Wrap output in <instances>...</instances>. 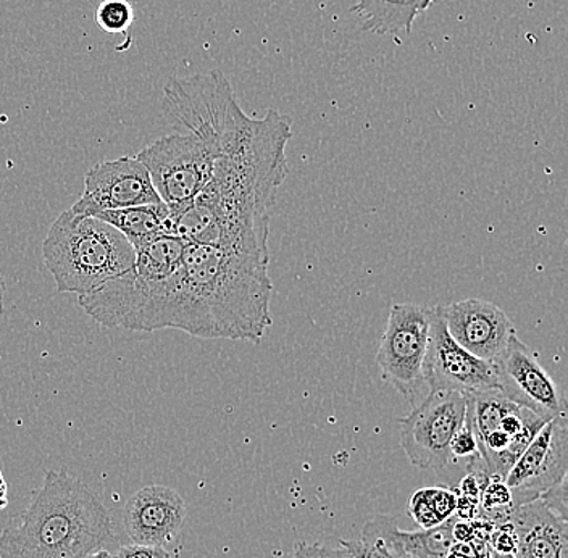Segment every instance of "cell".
Returning <instances> with one entry per match:
<instances>
[{"mask_svg":"<svg viewBox=\"0 0 568 558\" xmlns=\"http://www.w3.org/2000/svg\"><path fill=\"white\" fill-rule=\"evenodd\" d=\"M293 123L268 110L248 116L193 201L170 209V234L187 244L236 248L270 261V210L287 175Z\"/></svg>","mask_w":568,"mask_h":558,"instance_id":"obj_1","label":"cell"},{"mask_svg":"<svg viewBox=\"0 0 568 558\" xmlns=\"http://www.w3.org/2000/svg\"><path fill=\"white\" fill-rule=\"evenodd\" d=\"M268 263L236 248L186 243L180 268L163 281L133 332L261 343L273 323Z\"/></svg>","mask_w":568,"mask_h":558,"instance_id":"obj_2","label":"cell"},{"mask_svg":"<svg viewBox=\"0 0 568 558\" xmlns=\"http://www.w3.org/2000/svg\"><path fill=\"white\" fill-rule=\"evenodd\" d=\"M116 542L98 494L67 471H48L27 510L0 532V558H87Z\"/></svg>","mask_w":568,"mask_h":558,"instance_id":"obj_3","label":"cell"},{"mask_svg":"<svg viewBox=\"0 0 568 558\" xmlns=\"http://www.w3.org/2000/svg\"><path fill=\"white\" fill-rule=\"evenodd\" d=\"M42 254L57 291L78 296L128 272L136 258L133 245L115 227L70 210L52 223Z\"/></svg>","mask_w":568,"mask_h":558,"instance_id":"obj_4","label":"cell"},{"mask_svg":"<svg viewBox=\"0 0 568 558\" xmlns=\"http://www.w3.org/2000/svg\"><path fill=\"white\" fill-rule=\"evenodd\" d=\"M467 417L477 436L489 478L506 479L521 453L548 419L506 399L499 390L468 396Z\"/></svg>","mask_w":568,"mask_h":558,"instance_id":"obj_5","label":"cell"},{"mask_svg":"<svg viewBox=\"0 0 568 558\" xmlns=\"http://www.w3.org/2000/svg\"><path fill=\"white\" fill-rule=\"evenodd\" d=\"M222 151L194 134L175 133L142 149L136 159L148 169L160 201L169 207L193 201L209 181Z\"/></svg>","mask_w":568,"mask_h":558,"instance_id":"obj_6","label":"cell"},{"mask_svg":"<svg viewBox=\"0 0 568 558\" xmlns=\"http://www.w3.org/2000/svg\"><path fill=\"white\" fill-rule=\"evenodd\" d=\"M432 318L433 307L394 304L376 352L382 378L412 404L418 400L425 387L424 364Z\"/></svg>","mask_w":568,"mask_h":558,"instance_id":"obj_7","label":"cell"},{"mask_svg":"<svg viewBox=\"0 0 568 558\" xmlns=\"http://www.w3.org/2000/svg\"><path fill=\"white\" fill-rule=\"evenodd\" d=\"M468 396L456 390H429L400 419V446L422 470H443L453 460L450 444L467 417Z\"/></svg>","mask_w":568,"mask_h":558,"instance_id":"obj_8","label":"cell"},{"mask_svg":"<svg viewBox=\"0 0 568 558\" xmlns=\"http://www.w3.org/2000/svg\"><path fill=\"white\" fill-rule=\"evenodd\" d=\"M567 473L568 419L560 415L548 419L536 433L504 483L513 493V506L518 507L567 483Z\"/></svg>","mask_w":568,"mask_h":558,"instance_id":"obj_9","label":"cell"},{"mask_svg":"<svg viewBox=\"0 0 568 558\" xmlns=\"http://www.w3.org/2000/svg\"><path fill=\"white\" fill-rule=\"evenodd\" d=\"M497 387L506 399L545 419L567 415V399L535 354L515 334L493 361Z\"/></svg>","mask_w":568,"mask_h":558,"instance_id":"obj_10","label":"cell"},{"mask_svg":"<svg viewBox=\"0 0 568 558\" xmlns=\"http://www.w3.org/2000/svg\"><path fill=\"white\" fill-rule=\"evenodd\" d=\"M424 382L429 390H456L465 396L499 390L493 362L475 357L449 336L439 305L433 307Z\"/></svg>","mask_w":568,"mask_h":558,"instance_id":"obj_11","label":"cell"},{"mask_svg":"<svg viewBox=\"0 0 568 558\" xmlns=\"http://www.w3.org/2000/svg\"><path fill=\"white\" fill-rule=\"evenodd\" d=\"M148 169L136 158L98 163L84 176V191L71 205L77 215L95 216L106 210L159 204Z\"/></svg>","mask_w":568,"mask_h":558,"instance_id":"obj_12","label":"cell"},{"mask_svg":"<svg viewBox=\"0 0 568 558\" xmlns=\"http://www.w3.org/2000/svg\"><path fill=\"white\" fill-rule=\"evenodd\" d=\"M439 308L449 336L481 361H495L517 334L509 315L483 298H465Z\"/></svg>","mask_w":568,"mask_h":558,"instance_id":"obj_13","label":"cell"},{"mask_svg":"<svg viewBox=\"0 0 568 558\" xmlns=\"http://www.w3.org/2000/svg\"><path fill=\"white\" fill-rule=\"evenodd\" d=\"M186 515V503L175 489L145 486L124 506V531L131 542L163 547L180 535Z\"/></svg>","mask_w":568,"mask_h":558,"instance_id":"obj_14","label":"cell"},{"mask_svg":"<svg viewBox=\"0 0 568 558\" xmlns=\"http://www.w3.org/2000/svg\"><path fill=\"white\" fill-rule=\"evenodd\" d=\"M507 521L517 538L514 558H568L567 514L550 507L541 497L514 507Z\"/></svg>","mask_w":568,"mask_h":558,"instance_id":"obj_15","label":"cell"},{"mask_svg":"<svg viewBox=\"0 0 568 558\" xmlns=\"http://www.w3.org/2000/svg\"><path fill=\"white\" fill-rule=\"evenodd\" d=\"M454 520L456 517L435 528L403 531L394 518L376 515L362 529V541L375 544L390 556L446 558L454 546Z\"/></svg>","mask_w":568,"mask_h":558,"instance_id":"obj_16","label":"cell"},{"mask_svg":"<svg viewBox=\"0 0 568 558\" xmlns=\"http://www.w3.org/2000/svg\"><path fill=\"white\" fill-rule=\"evenodd\" d=\"M435 0H353L362 30L376 35L410 34L415 20Z\"/></svg>","mask_w":568,"mask_h":558,"instance_id":"obj_17","label":"cell"},{"mask_svg":"<svg viewBox=\"0 0 568 558\" xmlns=\"http://www.w3.org/2000/svg\"><path fill=\"white\" fill-rule=\"evenodd\" d=\"M95 219L109 223L126 237L134 248L155 240V237L170 234L169 205L159 204L138 205L120 210H106L98 213Z\"/></svg>","mask_w":568,"mask_h":558,"instance_id":"obj_18","label":"cell"},{"mask_svg":"<svg viewBox=\"0 0 568 558\" xmlns=\"http://www.w3.org/2000/svg\"><path fill=\"white\" fill-rule=\"evenodd\" d=\"M456 490L424 488L412 496L408 514L422 529H429L456 517Z\"/></svg>","mask_w":568,"mask_h":558,"instance_id":"obj_19","label":"cell"},{"mask_svg":"<svg viewBox=\"0 0 568 558\" xmlns=\"http://www.w3.org/2000/svg\"><path fill=\"white\" fill-rule=\"evenodd\" d=\"M134 21V10L128 0H104L95 10V23L109 34H124Z\"/></svg>","mask_w":568,"mask_h":558,"instance_id":"obj_20","label":"cell"},{"mask_svg":"<svg viewBox=\"0 0 568 558\" xmlns=\"http://www.w3.org/2000/svg\"><path fill=\"white\" fill-rule=\"evenodd\" d=\"M450 455H453V460H459V458L471 460V458L479 457L477 436H475L468 417H465L464 425L454 436L453 444H450Z\"/></svg>","mask_w":568,"mask_h":558,"instance_id":"obj_21","label":"cell"},{"mask_svg":"<svg viewBox=\"0 0 568 558\" xmlns=\"http://www.w3.org/2000/svg\"><path fill=\"white\" fill-rule=\"evenodd\" d=\"M515 546H517V538H515L513 525L509 521L495 525L491 538H489V547L493 552L500 554V556H513Z\"/></svg>","mask_w":568,"mask_h":558,"instance_id":"obj_22","label":"cell"},{"mask_svg":"<svg viewBox=\"0 0 568 558\" xmlns=\"http://www.w3.org/2000/svg\"><path fill=\"white\" fill-rule=\"evenodd\" d=\"M112 558H172L165 547L131 542L120 547Z\"/></svg>","mask_w":568,"mask_h":558,"instance_id":"obj_23","label":"cell"},{"mask_svg":"<svg viewBox=\"0 0 568 558\" xmlns=\"http://www.w3.org/2000/svg\"><path fill=\"white\" fill-rule=\"evenodd\" d=\"M341 547H344L347 552L358 558H410L390 556V554L383 550L382 547L375 546V544L364 542L362 539L361 541H341Z\"/></svg>","mask_w":568,"mask_h":558,"instance_id":"obj_24","label":"cell"},{"mask_svg":"<svg viewBox=\"0 0 568 558\" xmlns=\"http://www.w3.org/2000/svg\"><path fill=\"white\" fill-rule=\"evenodd\" d=\"M291 558H326L325 547L318 546V544L301 542L297 544Z\"/></svg>","mask_w":568,"mask_h":558,"instance_id":"obj_25","label":"cell"},{"mask_svg":"<svg viewBox=\"0 0 568 558\" xmlns=\"http://www.w3.org/2000/svg\"><path fill=\"white\" fill-rule=\"evenodd\" d=\"M9 506V485H7L3 475H0V510Z\"/></svg>","mask_w":568,"mask_h":558,"instance_id":"obj_26","label":"cell"},{"mask_svg":"<svg viewBox=\"0 0 568 558\" xmlns=\"http://www.w3.org/2000/svg\"><path fill=\"white\" fill-rule=\"evenodd\" d=\"M325 557L326 558H358L353 556V554L347 552L344 547L341 549H329V547H325Z\"/></svg>","mask_w":568,"mask_h":558,"instance_id":"obj_27","label":"cell"},{"mask_svg":"<svg viewBox=\"0 0 568 558\" xmlns=\"http://www.w3.org/2000/svg\"><path fill=\"white\" fill-rule=\"evenodd\" d=\"M87 558H112V554L106 549H101L95 550V552H92L91 556H88Z\"/></svg>","mask_w":568,"mask_h":558,"instance_id":"obj_28","label":"cell"},{"mask_svg":"<svg viewBox=\"0 0 568 558\" xmlns=\"http://www.w3.org/2000/svg\"><path fill=\"white\" fill-rule=\"evenodd\" d=\"M3 293H6V283H3L2 276H0V311L3 305Z\"/></svg>","mask_w":568,"mask_h":558,"instance_id":"obj_29","label":"cell"},{"mask_svg":"<svg viewBox=\"0 0 568 558\" xmlns=\"http://www.w3.org/2000/svg\"><path fill=\"white\" fill-rule=\"evenodd\" d=\"M489 558H514L513 556H500V554L493 552L491 550V557Z\"/></svg>","mask_w":568,"mask_h":558,"instance_id":"obj_30","label":"cell"},{"mask_svg":"<svg viewBox=\"0 0 568 558\" xmlns=\"http://www.w3.org/2000/svg\"><path fill=\"white\" fill-rule=\"evenodd\" d=\"M0 475H2V471H0Z\"/></svg>","mask_w":568,"mask_h":558,"instance_id":"obj_31","label":"cell"}]
</instances>
